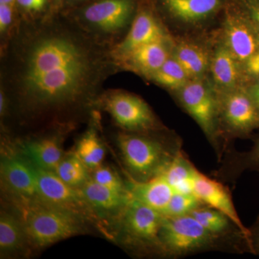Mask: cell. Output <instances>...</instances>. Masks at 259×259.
I'll return each mask as SVG.
<instances>
[{
  "label": "cell",
  "instance_id": "cell-1",
  "mask_svg": "<svg viewBox=\"0 0 259 259\" xmlns=\"http://www.w3.org/2000/svg\"><path fill=\"white\" fill-rule=\"evenodd\" d=\"M119 71L112 49L59 10L17 16L0 42V91L9 105L5 120L73 125L76 115L95 110L104 84Z\"/></svg>",
  "mask_w": 259,
  "mask_h": 259
},
{
  "label": "cell",
  "instance_id": "cell-2",
  "mask_svg": "<svg viewBox=\"0 0 259 259\" xmlns=\"http://www.w3.org/2000/svg\"><path fill=\"white\" fill-rule=\"evenodd\" d=\"M156 133L117 134L116 143L130 180L142 182L159 176L182 152L178 141H165Z\"/></svg>",
  "mask_w": 259,
  "mask_h": 259
},
{
  "label": "cell",
  "instance_id": "cell-3",
  "mask_svg": "<svg viewBox=\"0 0 259 259\" xmlns=\"http://www.w3.org/2000/svg\"><path fill=\"white\" fill-rule=\"evenodd\" d=\"M18 210L28 245L44 248L85 231L87 218L77 213L40 201H17Z\"/></svg>",
  "mask_w": 259,
  "mask_h": 259
},
{
  "label": "cell",
  "instance_id": "cell-4",
  "mask_svg": "<svg viewBox=\"0 0 259 259\" xmlns=\"http://www.w3.org/2000/svg\"><path fill=\"white\" fill-rule=\"evenodd\" d=\"M135 8L134 0H97L64 14L89 36L112 49L128 31Z\"/></svg>",
  "mask_w": 259,
  "mask_h": 259
},
{
  "label": "cell",
  "instance_id": "cell-5",
  "mask_svg": "<svg viewBox=\"0 0 259 259\" xmlns=\"http://www.w3.org/2000/svg\"><path fill=\"white\" fill-rule=\"evenodd\" d=\"M163 256L179 258L206 250L224 249L229 242L214 236L190 214L163 218L160 231Z\"/></svg>",
  "mask_w": 259,
  "mask_h": 259
},
{
  "label": "cell",
  "instance_id": "cell-6",
  "mask_svg": "<svg viewBox=\"0 0 259 259\" xmlns=\"http://www.w3.org/2000/svg\"><path fill=\"white\" fill-rule=\"evenodd\" d=\"M163 218L161 212L131 199L117 219L121 241L136 251L163 255L160 241Z\"/></svg>",
  "mask_w": 259,
  "mask_h": 259
},
{
  "label": "cell",
  "instance_id": "cell-7",
  "mask_svg": "<svg viewBox=\"0 0 259 259\" xmlns=\"http://www.w3.org/2000/svg\"><path fill=\"white\" fill-rule=\"evenodd\" d=\"M97 108L107 112L115 125L126 132L146 134L164 128L147 102L124 90H104Z\"/></svg>",
  "mask_w": 259,
  "mask_h": 259
},
{
  "label": "cell",
  "instance_id": "cell-8",
  "mask_svg": "<svg viewBox=\"0 0 259 259\" xmlns=\"http://www.w3.org/2000/svg\"><path fill=\"white\" fill-rule=\"evenodd\" d=\"M177 94L181 105L198 124L221 159L225 148L221 139L217 91L202 79H192L179 90Z\"/></svg>",
  "mask_w": 259,
  "mask_h": 259
},
{
  "label": "cell",
  "instance_id": "cell-9",
  "mask_svg": "<svg viewBox=\"0 0 259 259\" xmlns=\"http://www.w3.org/2000/svg\"><path fill=\"white\" fill-rule=\"evenodd\" d=\"M218 96L220 128L224 126L228 137L245 136L258 127L259 112L248 91L237 88Z\"/></svg>",
  "mask_w": 259,
  "mask_h": 259
},
{
  "label": "cell",
  "instance_id": "cell-10",
  "mask_svg": "<svg viewBox=\"0 0 259 259\" xmlns=\"http://www.w3.org/2000/svg\"><path fill=\"white\" fill-rule=\"evenodd\" d=\"M35 168L40 202L77 213L88 221L98 218L83 198L79 189L70 187L54 171H47L36 166Z\"/></svg>",
  "mask_w": 259,
  "mask_h": 259
},
{
  "label": "cell",
  "instance_id": "cell-11",
  "mask_svg": "<svg viewBox=\"0 0 259 259\" xmlns=\"http://www.w3.org/2000/svg\"><path fill=\"white\" fill-rule=\"evenodd\" d=\"M2 182L13 200L40 201L35 166L20 153L2 157Z\"/></svg>",
  "mask_w": 259,
  "mask_h": 259
},
{
  "label": "cell",
  "instance_id": "cell-12",
  "mask_svg": "<svg viewBox=\"0 0 259 259\" xmlns=\"http://www.w3.org/2000/svg\"><path fill=\"white\" fill-rule=\"evenodd\" d=\"M193 193L205 205L218 209L228 216L243 233L250 247V232L240 219L228 187L197 170L193 183Z\"/></svg>",
  "mask_w": 259,
  "mask_h": 259
},
{
  "label": "cell",
  "instance_id": "cell-13",
  "mask_svg": "<svg viewBox=\"0 0 259 259\" xmlns=\"http://www.w3.org/2000/svg\"><path fill=\"white\" fill-rule=\"evenodd\" d=\"M71 127V125L58 126L54 132L25 140L19 144L18 152L37 168L54 171L65 155L61 146L63 131Z\"/></svg>",
  "mask_w": 259,
  "mask_h": 259
},
{
  "label": "cell",
  "instance_id": "cell-14",
  "mask_svg": "<svg viewBox=\"0 0 259 259\" xmlns=\"http://www.w3.org/2000/svg\"><path fill=\"white\" fill-rule=\"evenodd\" d=\"M169 38L150 42L115 60L120 71H131L149 79L171 56Z\"/></svg>",
  "mask_w": 259,
  "mask_h": 259
},
{
  "label": "cell",
  "instance_id": "cell-15",
  "mask_svg": "<svg viewBox=\"0 0 259 259\" xmlns=\"http://www.w3.org/2000/svg\"><path fill=\"white\" fill-rule=\"evenodd\" d=\"M166 39H168V35L156 16L148 10H141L135 17L125 36L112 48V56L117 60L141 46Z\"/></svg>",
  "mask_w": 259,
  "mask_h": 259
},
{
  "label": "cell",
  "instance_id": "cell-16",
  "mask_svg": "<svg viewBox=\"0 0 259 259\" xmlns=\"http://www.w3.org/2000/svg\"><path fill=\"white\" fill-rule=\"evenodd\" d=\"M225 42L240 63L259 52V29L256 24L238 15H228L224 24Z\"/></svg>",
  "mask_w": 259,
  "mask_h": 259
},
{
  "label": "cell",
  "instance_id": "cell-17",
  "mask_svg": "<svg viewBox=\"0 0 259 259\" xmlns=\"http://www.w3.org/2000/svg\"><path fill=\"white\" fill-rule=\"evenodd\" d=\"M90 208L101 216H115L117 219L131 200V193H122L99 185L90 178L79 189Z\"/></svg>",
  "mask_w": 259,
  "mask_h": 259
},
{
  "label": "cell",
  "instance_id": "cell-18",
  "mask_svg": "<svg viewBox=\"0 0 259 259\" xmlns=\"http://www.w3.org/2000/svg\"><path fill=\"white\" fill-rule=\"evenodd\" d=\"M127 185L133 199L163 214L175 192L162 175L146 182L130 180Z\"/></svg>",
  "mask_w": 259,
  "mask_h": 259
},
{
  "label": "cell",
  "instance_id": "cell-19",
  "mask_svg": "<svg viewBox=\"0 0 259 259\" xmlns=\"http://www.w3.org/2000/svg\"><path fill=\"white\" fill-rule=\"evenodd\" d=\"M240 62L226 44L220 46L211 62L212 79L218 94L227 93L238 88Z\"/></svg>",
  "mask_w": 259,
  "mask_h": 259
},
{
  "label": "cell",
  "instance_id": "cell-20",
  "mask_svg": "<svg viewBox=\"0 0 259 259\" xmlns=\"http://www.w3.org/2000/svg\"><path fill=\"white\" fill-rule=\"evenodd\" d=\"M95 111L94 110L91 114L90 125L78 141L75 151L90 170L95 169L102 165L106 153L98 132L100 115Z\"/></svg>",
  "mask_w": 259,
  "mask_h": 259
},
{
  "label": "cell",
  "instance_id": "cell-21",
  "mask_svg": "<svg viewBox=\"0 0 259 259\" xmlns=\"http://www.w3.org/2000/svg\"><path fill=\"white\" fill-rule=\"evenodd\" d=\"M190 214L207 231L227 241L236 239L237 237H241L245 239L243 233L233 221L218 209L202 204Z\"/></svg>",
  "mask_w": 259,
  "mask_h": 259
},
{
  "label": "cell",
  "instance_id": "cell-22",
  "mask_svg": "<svg viewBox=\"0 0 259 259\" xmlns=\"http://www.w3.org/2000/svg\"><path fill=\"white\" fill-rule=\"evenodd\" d=\"M172 16L185 23H196L210 16L223 0H162Z\"/></svg>",
  "mask_w": 259,
  "mask_h": 259
},
{
  "label": "cell",
  "instance_id": "cell-23",
  "mask_svg": "<svg viewBox=\"0 0 259 259\" xmlns=\"http://www.w3.org/2000/svg\"><path fill=\"white\" fill-rule=\"evenodd\" d=\"M172 55L185 69L190 80L202 79L208 69V54L196 44L180 42L172 51Z\"/></svg>",
  "mask_w": 259,
  "mask_h": 259
},
{
  "label": "cell",
  "instance_id": "cell-24",
  "mask_svg": "<svg viewBox=\"0 0 259 259\" xmlns=\"http://www.w3.org/2000/svg\"><path fill=\"white\" fill-rule=\"evenodd\" d=\"M28 245L23 224L18 216L2 211L0 216L1 256L15 254Z\"/></svg>",
  "mask_w": 259,
  "mask_h": 259
},
{
  "label": "cell",
  "instance_id": "cell-25",
  "mask_svg": "<svg viewBox=\"0 0 259 259\" xmlns=\"http://www.w3.org/2000/svg\"><path fill=\"white\" fill-rule=\"evenodd\" d=\"M197 170L182 151L162 175L175 192L193 193L194 180Z\"/></svg>",
  "mask_w": 259,
  "mask_h": 259
},
{
  "label": "cell",
  "instance_id": "cell-26",
  "mask_svg": "<svg viewBox=\"0 0 259 259\" xmlns=\"http://www.w3.org/2000/svg\"><path fill=\"white\" fill-rule=\"evenodd\" d=\"M90 169L76 153L64 155L54 173L70 187L80 189L90 178Z\"/></svg>",
  "mask_w": 259,
  "mask_h": 259
},
{
  "label": "cell",
  "instance_id": "cell-27",
  "mask_svg": "<svg viewBox=\"0 0 259 259\" xmlns=\"http://www.w3.org/2000/svg\"><path fill=\"white\" fill-rule=\"evenodd\" d=\"M148 80L162 88L178 91L190 79L185 69L171 54L163 66Z\"/></svg>",
  "mask_w": 259,
  "mask_h": 259
},
{
  "label": "cell",
  "instance_id": "cell-28",
  "mask_svg": "<svg viewBox=\"0 0 259 259\" xmlns=\"http://www.w3.org/2000/svg\"><path fill=\"white\" fill-rule=\"evenodd\" d=\"M202 204H204L194 193L175 192L163 212V215L166 217L187 215Z\"/></svg>",
  "mask_w": 259,
  "mask_h": 259
},
{
  "label": "cell",
  "instance_id": "cell-29",
  "mask_svg": "<svg viewBox=\"0 0 259 259\" xmlns=\"http://www.w3.org/2000/svg\"><path fill=\"white\" fill-rule=\"evenodd\" d=\"M91 178L99 185L110 190L122 193H130L127 182L125 183L117 171L112 169L111 167L102 164L95 169L92 170Z\"/></svg>",
  "mask_w": 259,
  "mask_h": 259
},
{
  "label": "cell",
  "instance_id": "cell-30",
  "mask_svg": "<svg viewBox=\"0 0 259 259\" xmlns=\"http://www.w3.org/2000/svg\"><path fill=\"white\" fill-rule=\"evenodd\" d=\"M49 0H16L17 16L20 18H34L47 14Z\"/></svg>",
  "mask_w": 259,
  "mask_h": 259
},
{
  "label": "cell",
  "instance_id": "cell-31",
  "mask_svg": "<svg viewBox=\"0 0 259 259\" xmlns=\"http://www.w3.org/2000/svg\"><path fill=\"white\" fill-rule=\"evenodd\" d=\"M16 20L15 3L0 4V41H3L8 37Z\"/></svg>",
  "mask_w": 259,
  "mask_h": 259
},
{
  "label": "cell",
  "instance_id": "cell-32",
  "mask_svg": "<svg viewBox=\"0 0 259 259\" xmlns=\"http://www.w3.org/2000/svg\"><path fill=\"white\" fill-rule=\"evenodd\" d=\"M245 68L248 73L253 76H259V52L250 56L245 63Z\"/></svg>",
  "mask_w": 259,
  "mask_h": 259
},
{
  "label": "cell",
  "instance_id": "cell-33",
  "mask_svg": "<svg viewBox=\"0 0 259 259\" xmlns=\"http://www.w3.org/2000/svg\"><path fill=\"white\" fill-rule=\"evenodd\" d=\"M248 93L259 112V79L258 81L254 83L249 90H248Z\"/></svg>",
  "mask_w": 259,
  "mask_h": 259
},
{
  "label": "cell",
  "instance_id": "cell-34",
  "mask_svg": "<svg viewBox=\"0 0 259 259\" xmlns=\"http://www.w3.org/2000/svg\"><path fill=\"white\" fill-rule=\"evenodd\" d=\"M252 15H253V22L256 24L257 27L259 29V5L255 7L254 9L253 10Z\"/></svg>",
  "mask_w": 259,
  "mask_h": 259
},
{
  "label": "cell",
  "instance_id": "cell-35",
  "mask_svg": "<svg viewBox=\"0 0 259 259\" xmlns=\"http://www.w3.org/2000/svg\"><path fill=\"white\" fill-rule=\"evenodd\" d=\"M65 0H54V4H55V8L53 10H59L61 9V5L64 4Z\"/></svg>",
  "mask_w": 259,
  "mask_h": 259
},
{
  "label": "cell",
  "instance_id": "cell-36",
  "mask_svg": "<svg viewBox=\"0 0 259 259\" xmlns=\"http://www.w3.org/2000/svg\"><path fill=\"white\" fill-rule=\"evenodd\" d=\"M16 0H0V4H3V3H15Z\"/></svg>",
  "mask_w": 259,
  "mask_h": 259
},
{
  "label": "cell",
  "instance_id": "cell-37",
  "mask_svg": "<svg viewBox=\"0 0 259 259\" xmlns=\"http://www.w3.org/2000/svg\"><path fill=\"white\" fill-rule=\"evenodd\" d=\"M255 246L256 247L257 249L259 250V232L258 234H257L256 238H255Z\"/></svg>",
  "mask_w": 259,
  "mask_h": 259
},
{
  "label": "cell",
  "instance_id": "cell-38",
  "mask_svg": "<svg viewBox=\"0 0 259 259\" xmlns=\"http://www.w3.org/2000/svg\"><path fill=\"white\" fill-rule=\"evenodd\" d=\"M65 1H66V0H65ZM69 3H78V2L84 1V0H69Z\"/></svg>",
  "mask_w": 259,
  "mask_h": 259
}]
</instances>
